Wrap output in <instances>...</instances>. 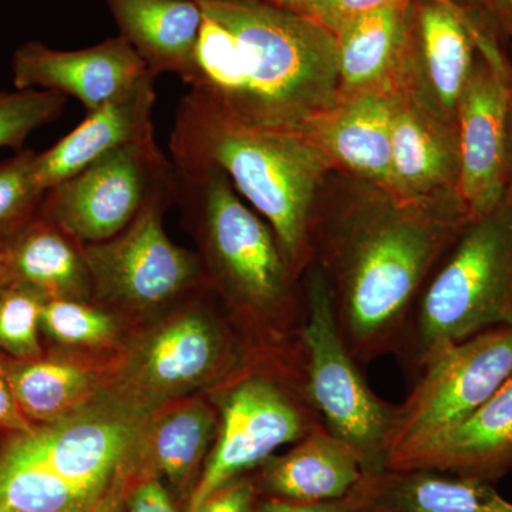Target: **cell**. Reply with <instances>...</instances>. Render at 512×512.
Returning <instances> with one entry per match:
<instances>
[{"mask_svg":"<svg viewBox=\"0 0 512 512\" xmlns=\"http://www.w3.org/2000/svg\"><path fill=\"white\" fill-rule=\"evenodd\" d=\"M369 188L316 215L312 232V265L328 279L340 336L360 366L397 355L421 289L468 222L458 208Z\"/></svg>","mask_w":512,"mask_h":512,"instance_id":"cell-1","label":"cell"},{"mask_svg":"<svg viewBox=\"0 0 512 512\" xmlns=\"http://www.w3.org/2000/svg\"><path fill=\"white\" fill-rule=\"evenodd\" d=\"M204 15L183 82L232 119L302 131L338 103V43L316 20L266 0H197Z\"/></svg>","mask_w":512,"mask_h":512,"instance_id":"cell-2","label":"cell"},{"mask_svg":"<svg viewBox=\"0 0 512 512\" xmlns=\"http://www.w3.org/2000/svg\"><path fill=\"white\" fill-rule=\"evenodd\" d=\"M175 167H215L274 231L296 278L312 265V232L322 181L336 170L302 131L271 130L232 119L210 100L188 92L170 137Z\"/></svg>","mask_w":512,"mask_h":512,"instance_id":"cell-3","label":"cell"},{"mask_svg":"<svg viewBox=\"0 0 512 512\" xmlns=\"http://www.w3.org/2000/svg\"><path fill=\"white\" fill-rule=\"evenodd\" d=\"M175 201L197 225L210 278L231 306L252 349L299 338L305 296L274 231L215 167H175Z\"/></svg>","mask_w":512,"mask_h":512,"instance_id":"cell-4","label":"cell"},{"mask_svg":"<svg viewBox=\"0 0 512 512\" xmlns=\"http://www.w3.org/2000/svg\"><path fill=\"white\" fill-rule=\"evenodd\" d=\"M215 443L185 512L228 481L256 470L284 444L323 426L306 389L301 340L251 349L214 394Z\"/></svg>","mask_w":512,"mask_h":512,"instance_id":"cell-5","label":"cell"},{"mask_svg":"<svg viewBox=\"0 0 512 512\" xmlns=\"http://www.w3.org/2000/svg\"><path fill=\"white\" fill-rule=\"evenodd\" d=\"M512 326V197L468 221L414 303L397 357L420 369L437 350Z\"/></svg>","mask_w":512,"mask_h":512,"instance_id":"cell-6","label":"cell"},{"mask_svg":"<svg viewBox=\"0 0 512 512\" xmlns=\"http://www.w3.org/2000/svg\"><path fill=\"white\" fill-rule=\"evenodd\" d=\"M305 289V320L299 340L306 389L323 426L348 444L363 477L387 470L399 404L377 396L340 336L328 279L311 265Z\"/></svg>","mask_w":512,"mask_h":512,"instance_id":"cell-7","label":"cell"},{"mask_svg":"<svg viewBox=\"0 0 512 512\" xmlns=\"http://www.w3.org/2000/svg\"><path fill=\"white\" fill-rule=\"evenodd\" d=\"M242 342L231 326L204 309L175 313L128 353L117 376L116 406L148 417L168 400L221 383L244 359Z\"/></svg>","mask_w":512,"mask_h":512,"instance_id":"cell-8","label":"cell"},{"mask_svg":"<svg viewBox=\"0 0 512 512\" xmlns=\"http://www.w3.org/2000/svg\"><path fill=\"white\" fill-rule=\"evenodd\" d=\"M420 370L399 404L389 461L454 429L500 389L512 375V326L444 346Z\"/></svg>","mask_w":512,"mask_h":512,"instance_id":"cell-9","label":"cell"},{"mask_svg":"<svg viewBox=\"0 0 512 512\" xmlns=\"http://www.w3.org/2000/svg\"><path fill=\"white\" fill-rule=\"evenodd\" d=\"M175 194L174 178L154 192L119 235L99 244H82L92 293L101 301L128 311H148L200 284V259L174 244L164 229V212Z\"/></svg>","mask_w":512,"mask_h":512,"instance_id":"cell-10","label":"cell"},{"mask_svg":"<svg viewBox=\"0 0 512 512\" xmlns=\"http://www.w3.org/2000/svg\"><path fill=\"white\" fill-rule=\"evenodd\" d=\"M174 165L156 138L111 151L46 191L39 214L80 244L119 235L154 192L174 181Z\"/></svg>","mask_w":512,"mask_h":512,"instance_id":"cell-11","label":"cell"},{"mask_svg":"<svg viewBox=\"0 0 512 512\" xmlns=\"http://www.w3.org/2000/svg\"><path fill=\"white\" fill-rule=\"evenodd\" d=\"M146 420L119 406L80 409L16 434L0 457L45 468L74 487L101 495L121 470L137 463Z\"/></svg>","mask_w":512,"mask_h":512,"instance_id":"cell-12","label":"cell"},{"mask_svg":"<svg viewBox=\"0 0 512 512\" xmlns=\"http://www.w3.org/2000/svg\"><path fill=\"white\" fill-rule=\"evenodd\" d=\"M457 110V200L468 221L504 200L510 183V103L503 59L481 42Z\"/></svg>","mask_w":512,"mask_h":512,"instance_id":"cell-13","label":"cell"},{"mask_svg":"<svg viewBox=\"0 0 512 512\" xmlns=\"http://www.w3.org/2000/svg\"><path fill=\"white\" fill-rule=\"evenodd\" d=\"M389 89L392 100L389 194L414 204L461 210L457 200V121L444 119L400 80H394Z\"/></svg>","mask_w":512,"mask_h":512,"instance_id":"cell-14","label":"cell"},{"mask_svg":"<svg viewBox=\"0 0 512 512\" xmlns=\"http://www.w3.org/2000/svg\"><path fill=\"white\" fill-rule=\"evenodd\" d=\"M153 74L124 37H110L79 50L40 42L18 47L12 57L13 86L74 97L89 111L123 96ZM156 76V74H154Z\"/></svg>","mask_w":512,"mask_h":512,"instance_id":"cell-15","label":"cell"},{"mask_svg":"<svg viewBox=\"0 0 512 512\" xmlns=\"http://www.w3.org/2000/svg\"><path fill=\"white\" fill-rule=\"evenodd\" d=\"M473 32L447 0L413 5L412 39L399 76L444 119L457 121L458 104L474 64Z\"/></svg>","mask_w":512,"mask_h":512,"instance_id":"cell-16","label":"cell"},{"mask_svg":"<svg viewBox=\"0 0 512 512\" xmlns=\"http://www.w3.org/2000/svg\"><path fill=\"white\" fill-rule=\"evenodd\" d=\"M387 470H431L497 483L512 470V375L468 419L389 461Z\"/></svg>","mask_w":512,"mask_h":512,"instance_id":"cell-17","label":"cell"},{"mask_svg":"<svg viewBox=\"0 0 512 512\" xmlns=\"http://www.w3.org/2000/svg\"><path fill=\"white\" fill-rule=\"evenodd\" d=\"M333 161L365 184L390 191L392 100L390 89L339 97L302 130Z\"/></svg>","mask_w":512,"mask_h":512,"instance_id":"cell-18","label":"cell"},{"mask_svg":"<svg viewBox=\"0 0 512 512\" xmlns=\"http://www.w3.org/2000/svg\"><path fill=\"white\" fill-rule=\"evenodd\" d=\"M156 79L150 74L130 92L89 111L79 126L43 153H37L35 177L40 190L46 194L111 151L153 137Z\"/></svg>","mask_w":512,"mask_h":512,"instance_id":"cell-19","label":"cell"},{"mask_svg":"<svg viewBox=\"0 0 512 512\" xmlns=\"http://www.w3.org/2000/svg\"><path fill=\"white\" fill-rule=\"evenodd\" d=\"M352 512H512L494 484L431 470H386L350 491Z\"/></svg>","mask_w":512,"mask_h":512,"instance_id":"cell-20","label":"cell"},{"mask_svg":"<svg viewBox=\"0 0 512 512\" xmlns=\"http://www.w3.org/2000/svg\"><path fill=\"white\" fill-rule=\"evenodd\" d=\"M362 477L355 451L320 426L288 453L268 458L254 481L261 497L316 503L345 498Z\"/></svg>","mask_w":512,"mask_h":512,"instance_id":"cell-21","label":"cell"},{"mask_svg":"<svg viewBox=\"0 0 512 512\" xmlns=\"http://www.w3.org/2000/svg\"><path fill=\"white\" fill-rule=\"evenodd\" d=\"M217 429V409L200 397L163 406L147 417L138 460L164 477L175 498L187 505Z\"/></svg>","mask_w":512,"mask_h":512,"instance_id":"cell-22","label":"cell"},{"mask_svg":"<svg viewBox=\"0 0 512 512\" xmlns=\"http://www.w3.org/2000/svg\"><path fill=\"white\" fill-rule=\"evenodd\" d=\"M413 2L372 10L335 32L340 97L387 89L402 70L412 39Z\"/></svg>","mask_w":512,"mask_h":512,"instance_id":"cell-23","label":"cell"},{"mask_svg":"<svg viewBox=\"0 0 512 512\" xmlns=\"http://www.w3.org/2000/svg\"><path fill=\"white\" fill-rule=\"evenodd\" d=\"M124 37L151 73L190 70L200 37L202 10L197 0H107Z\"/></svg>","mask_w":512,"mask_h":512,"instance_id":"cell-24","label":"cell"},{"mask_svg":"<svg viewBox=\"0 0 512 512\" xmlns=\"http://www.w3.org/2000/svg\"><path fill=\"white\" fill-rule=\"evenodd\" d=\"M8 254L15 281L47 299L87 301L92 295L82 244L40 214L10 239Z\"/></svg>","mask_w":512,"mask_h":512,"instance_id":"cell-25","label":"cell"},{"mask_svg":"<svg viewBox=\"0 0 512 512\" xmlns=\"http://www.w3.org/2000/svg\"><path fill=\"white\" fill-rule=\"evenodd\" d=\"M20 412L32 423H53L79 412L96 392L97 377L66 360H2Z\"/></svg>","mask_w":512,"mask_h":512,"instance_id":"cell-26","label":"cell"},{"mask_svg":"<svg viewBox=\"0 0 512 512\" xmlns=\"http://www.w3.org/2000/svg\"><path fill=\"white\" fill-rule=\"evenodd\" d=\"M101 495L74 487L45 468L0 457V508L3 510L86 512Z\"/></svg>","mask_w":512,"mask_h":512,"instance_id":"cell-27","label":"cell"},{"mask_svg":"<svg viewBox=\"0 0 512 512\" xmlns=\"http://www.w3.org/2000/svg\"><path fill=\"white\" fill-rule=\"evenodd\" d=\"M46 302L42 292L19 281L0 293V350L10 359L42 357L39 332Z\"/></svg>","mask_w":512,"mask_h":512,"instance_id":"cell-28","label":"cell"},{"mask_svg":"<svg viewBox=\"0 0 512 512\" xmlns=\"http://www.w3.org/2000/svg\"><path fill=\"white\" fill-rule=\"evenodd\" d=\"M36 151H16L0 161V244L10 239L39 214L45 192L35 177Z\"/></svg>","mask_w":512,"mask_h":512,"instance_id":"cell-29","label":"cell"},{"mask_svg":"<svg viewBox=\"0 0 512 512\" xmlns=\"http://www.w3.org/2000/svg\"><path fill=\"white\" fill-rule=\"evenodd\" d=\"M42 330L56 342L82 348H100L117 335L113 316L74 299H47Z\"/></svg>","mask_w":512,"mask_h":512,"instance_id":"cell-30","label":"cell"},{"mask_svg":"<svg viewBox=\"0 0 512 512\" xmlns=\"http://www.w3.org/2000/svg\"><path fill=\"white\" fill-rule=\"evenodd\" d=\"M67 97L46 90H0V150H23L30 134L59 119Z\"/></svg>","mask_w":512,"mask_h":512,"instance_id":"cell-31","label":"cell"},{"mask_svg":"<svg viewBox=\"0 0 512 512\" xmlns=\"http://www.w3.org/2000/svg\"><path fill=\"white\" fill-rule=\"evenodd\" d=\"M124 508L126 512H180L156 471L141 463L128 478Z\"/></svg>","mask_w":512,"mask_h":512,"instance_id":"cell-32","label":"cell"},{"mask_svg":"<svg viewBox=\"0 0 512 512\" xmlns=\"http://www.w3.org/2000/svg\"><path fill=\"white\" fill-rule=\"evenodd\" d=\"M259 497L254 477L245 474L215 490L195 512H254Z\"/></svg>","mask_w":512,"mask_h":512,"instance_id":"cell-33","label":"cell"},{"mask_svg":"<svg viewBox=\"0 0 512 512\" xmlns=\"http://www.w3.org/2000/svg\"><path fill=\"white\" fill-rule=\"evenodd\" d=\"M319 20L325 28L335 33L348 20L372 12V10L387 8V6L402 5L413 0H318Z\"/></svg>","mask_w":512,"mask_h":512,"instance_id":"cell-34","label":"cell"},{"mask_svg":"<svg viewBox=\"0 0 512 512\" xmlns=\"http://www.w3.org/2000/svg\"><path fill=\"white\" fill-rule=\"evenodd\" d=\"M254 512H352V504H350L349 495L340 500L316 501V503L259 497Z\"/></svg>","mask_w":512,"mask_h":512,"instance_id":"cell-35","label":"cell"},{"mask_svg":"<svg viewBox=\"0 0 512 512\" xmlns=\"http://www.w3.org/2000/svg\"><path fill=\"white\" fill-rule=\"evenodd\" d=\"M33 427L35 426L20 412L12 389H10L5 369H3L2 360H0V430L22 434L28 433Z\"/></svg>","mask_w":512,"mask_h":512,"instance_id":"cell-36","label":"cell"},{"mask_svg":"<svg viewBox=\"0 0 512 512\" xmlns=\"http://www.w3.org/2000/svg\"><path fill=\"white\" fill-rule=\"evenodd\" d=\"M136 467L137 464H133V466L121 470L114 478L113 483L110 484V487L86 512H126L124 494H126L128 478Z\"/></svg>","mask_w":512,"mask_h":512,"instance_id":"cell-37","label":"cell"},{"mask_svg":"<svg viewBox=\"0 0 512 512\" xmlns=\"http://www.w3.org/2000/svg\"><path fill=\"white\" fill-rule=\"evenodd\" d=\"M266 2L320 23L318 0H266Z\"/></svg>","mask_w":512,"mask_h":512,"instance_id":"cell-38","label":"cell"},{"mask_svg":"<svg viewBox=\"0 0 512 512\" xmlns=\"http://www.w3.org/2000/svg\"><path fill=\"white\" fill-rule=\"evenodd\" d=\"M15 281L8 254V242L0 244V293Z\"/></svg>","mask_w":512,"mask_h":512,"instance_id":"cell-39","label":"cell"},{"mask_svg":"<svg viewBox=\"0 0 512 512\" xmlns=\"http://www.w3.org/2000/svg\"><path fill=\"white\" fill-rule=\"evenodd\" d=\"M505 79L508 87V103H510V183H508V194L512 197V69L505 66Z\"/></svg>","mask_w":512,"mask_h":512,"instance_id":"cell-40","label":"cell"},{"mask_svg":"<svg viewBox=\"0 0 512 512\" xmlns=\"http://www.w3.org/2000/svg\"><path fill=\"white\" fill-rule=\"evenodd\" d=\"M501 2H503L504 5L510 6V8H512V0H501Z\"/></svg>","mask_w":512,"mask_h":512,"instance_id":"cell-41","label":"cell"},{"mask_svg":"<svg viewBox=\"0 0 512 512\" xmlns=\"http://www.w3.org/2000/svg\"><path fill=\"white\" fill-rule=\"evenodd\" d=\"M0 512H16V511H12V510H3V508H0Z\"/></svg>","mask_w":512,"mask_h":512,"instance_id":"cell-42","label":"cell"}]
</instances>
